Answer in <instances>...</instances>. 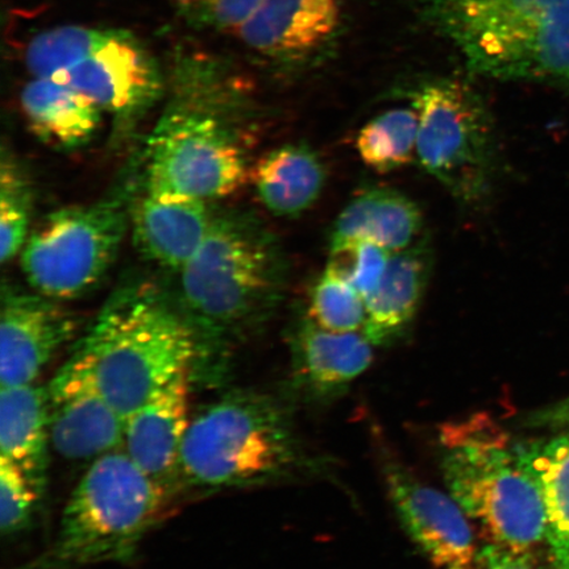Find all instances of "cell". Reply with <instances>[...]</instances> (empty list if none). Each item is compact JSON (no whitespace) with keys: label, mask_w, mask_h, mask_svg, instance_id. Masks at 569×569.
Returning <instances> with one entry per match:
<instances>
[{"label":"cell","mask_w":569,"mask_h":569,"mask_svg":"<svg viewBox=\"0 0 569 569\" xmlns=\"http://www.w3.org/2000/svg\"><path fill=\"white\" fill-rule=\"evenodd\" d=\"M212 218L202 199L147 188L131 211L134 243L147 259L180 272L208 237Z\"/></svg>","instance_id":"e0dca14e"},{"label":"cell","mask_w":569,"mask_h":569,"mask_svg":"<svg viewBox=\"0 0 569 569\" xmlns=\"http://www.w3.org/2000/svg\"><path fill=\"white\" fill-rule=\"evenodd\" d=\"M425 13L476 76L569 78V0H425Z\"/></svg>","instance_id":"5b68a950"},{"label":"cell","mask_w":569,"mask_h":569,"mask_svg":"<svg viewBox=\"0 0 569 569\" xmlns=\"http://www.w3.org/2000/svg\"><path fill=\"white\" fill-rule=\"evenodd\" d=\"M167 495L123 448L103 455L71 492L52 546L24 569L127 563L158 521Z\"/></svg>","instance_id":"52a82bcc"},{"label":"cell","mask_w":569,"mask_h":569,"mask_svg":"<svg viewBox=\"0 0 569 569\" xmlns=\"http://www.w3.org/2000/svg\"><path fill=\"white\" fill-rule=\"evenodd\" d=\"M411 98L419 116V167L465 208L486 204L498 159L493 120L481 97L466 82L445 78Z\"/></svg>","instance_id":"ba28073f"},{"label":"cell","mask_w":569,"mask_h":569,"mask_svg":"<svg viewBox=\"0 0 569 569\" xmlns=\"http://www.w3.org/2000/svg\"><path fill=\"white\" fill-rule=\"evenodd\" d=\"M448 493L486 543L533 552L546 539L542 492L516 443L486 415L446 423L439 432Z\"/></svg>","instance_id":"277c9868"},{"label":"cell","mask_w":569,"mask_h":569,"mask_svg":"<svg viewBox=\"0 0 569 569\" xmlns=\"http://www.w3.org/2000/svg\"><path fill=\"white\" fill-rule=\"evenodd\" d=\"M391 253L366 240L332 241L326 269L367 298L386 274Z\"/></svg>","instance_id":"83f0119b"},{"label":"cell","mask_w":569,"mask_h":569,"mask_svg":"<svg viewBox=\"0 0 569 569\" xmlns=\"http://www.w3.org/2000/svg\"><path fill=\"white\" fill-rule=\"evenodd\" d=\"M421 209L408 196L389 188L361 191L339 213L332 241L366 240L390 253L403 251L422 240Z\"/></svg>","instance_id":"d6986e66"},{"label":"cell","mask_w":569,"mask_h":569,"mask_svg":"<svg viewBox=\"0 0 569 569\" xmlns=\"http://www.w3.org/2000/svg\"><path fill=\"white\" fill-rule=\"evenodd\" d=\"M111 28L60 26L30 41L26 49V67L32 77H52L74 67L109 38Z\"/></svg>","instance_id":"d4e9b609"},{"label":"cell","mask_w":569,"mask_h":569,"mask_svg":"<svg viewBox=\"0 0 569 569\" xmlns=\"http://www.w3.org/2000/svg\"><path fill=\"white\" fill-rule=\"evenodd\" d=\"M341 21V0H260L237 32L267 67L296 71L327 53L338 39Z\"/></svg>","instance_id":"8fae6325"},{"label":"cell","mask_w":569,"mask_h":569,"mask_svg":"<svg viewBox=\"0 0 569 569\" xmlns=\"http://www.w3.org/2000/svg\"><path fill=\"white\" fill-rule=\"evenodd\" d=\"M32 191L17 161L6 152L0 163V259L3 264L23 251L30 238Z\"/></svg>","instance_id":"484cf974"},{"label":"cell","mask_w":569,"mask_h":569,"mask_svg":"<svg viewBox=\"0 0 569 569\" xmlns=\"http://www.w3.org/2000/svg\"><path fill=\"white\" fill-rule=\"evenodd\" d=\"M193 371L178 375L126 418L124 452L167 493L180 479L181 451L191 421Z\"/></svg>","instance_id":"9a60e30c"},{"label":"cell","mask_w":569,"mask_h":569,"mask_svg":"<svg viewBox=\"0 0 569 569\" xmlns=\"http://www.w3.org/2000/svg\"><path fill=\"white\" fill-rule=\"evenodd\" d=\"M373 348L361 331H329L306 316L291 337L295 388L311 401L337 400L371 367Z\"/></svg>","instance_id":"2e32d148"},{"label":"cell","mask_w":569,"mask_h":569,"mask_svg":"<svg viewBox=\"0 0 569 569\" xmlns=\"http://www.w3.org/2000/svg\"><path fill=\"white\" fill-rule=\"evenodd\" d=\"M169 99L148 142L147 188L211 201L248 177L240 122L251 109L243 78L220 57L178 51Z\"/></svg>","instance_id":"6da1fadb"},{"label":"cell","mask_w":569,"mask_h":569,"mask_svg":"<svg viewBox=\"0 0 569 569\" xmlns=\"http://www.w3.org/2000/svg\"><path fill=\"white\" fill-rule=\"evenodd\" d=\"M49 78L69 84L102 111L124 120L139 117L167 90L160 63L144 42L112 28L96 51Z\"/></svg>","instance_id":"30bf717a"},{"label":"cell","mask_w":569,"mask_h":569,"mask_svg":"<svg viewBox=\"0 0 569 569\" xmlns=\"http://www.w3.org/2000/svg\"><path fill=\"white\" fill-rule=\"evenodd\" d=\"M256 193L273 216L295 218L309 210L325 189L326 168L306 144L274 149L254 163Z\"/></svg>","instance_id":"7402d4cb"},{"label":"cell","mask_w":569,"mask_h":569,"mask_svg":"<svg viewBox=\"0 0 569 569\" xmlns=\"http://www.w3.org/2000/svg\"><path fill=\"white\" fill-rule=\"evenodd\" d=\"M128 220L120 198L52 212L21 251L27 281L36 293L56 301L88 293L117 259Z\"/></svg>","instance_id":"9c48e42d"},{"label":"cell","mask_w":569,"mask_h":569,"mask_svg":"<svg viewBox=\"0 0 569 569\" xmlns=\"http://www.w3.org/2000/svg\"><path fill=\"white\" fill-rule=\"evenodd\" d=\"M471 569H540L533 552H523L509 547L486 543L480 547Z\"/></svg>","instance_id":"4dcf8cb0"},{"label":"cell","mask_w":569,"mask_h":569,"mask_svg":"<svg viewBox=\"0 0 569 569\" xmlns=\"http://www.w3.org/2000/svg\"><path fill=\"white\" fill-rule=\"evenodd\" d=\"M20 98L34 137L54 148L87 146L102 122L103 111L94 102L53 78L32 77Z\"/></svg>","instance_id":"ffe728a7"},{"label":"cell","mask_w":569,"mask_h":569,"mask_svg":"<svg viewBox=\"0 0 569 569\" xmlns=\"http://www.w3.org/2000/svg\"><path fill=\"white\" fill-rule=\"evenodd\" d=\"M432 253L425 240L391 253L386 274L366 298L362 333L375 347L402 338L416 319L429 284Z\"/></svg>","instance_id":"ac0fdd59"},{"label":"cell","mask_w":569,"mask_h":569,"mask_svg":"<svg viewBox=\"0 0 569 569\" xmlns=\"http://www.w3.org/2000/svg\"><path fill=\"white\" fill-rule=\"evenodd\" d=\"M529 426L569 432V396L540 409L528 419Z\"/></svg>","instance_id":"1f68e13d"},{"label":"cell","mask_w":569,"mask_h":569,"mask_svg":"<svg viewBox=\"0 0 569 569\" xmlns=\"http://www.w3.org/2000/svg\"><path fill=\"white\" fill-rule=\"evenodd\" d=\"M308 317L329 331L362 332L367 318L366 298L325 269L311 289Z\"/></svg>","instance_id":"4316f807"},{"label":"cell","mask_w":569,"mask_h":569,"mask_svg":"<svg viewBox=\"0 0 569 569\" xmlns=\"http://www.w3.org/2000/svg\"><path fill=\"white\" fill-rule=\"evenodd\" d=\"M418 130L415 106L391 109L361 128L356 149L369 169L381 174L395 172L417 161Z\"/></svg>","instance_id":"cb8c5ba5"},{"label":"cell","mask_w":569,"mask_h":569,"mask_svg":"<svg viewBox=\"0 0 569 569\" xmlns=\"http://www.w3.org/2000/svg\"><path fill=\"white\" fill-rule=\"evenodd\" d=\"M49 446L48 388H0V458L19 466L44 489Z\"/></svg>","instance_id":"44dd1931"},{"label":"cell","mask_w":569,"mask_h":569,"mask_svg":"<svg viewBox=\"0 0 569 569\" xmlns=\"http://www.w3.org/2000/svg\"><path fill=\"white\" fill-rule=\"evenodd\" d=\"M260 0H169L177 16L202 32H237Z\"/></svg>","instance_id":"f546056e"},{"label":"cell","mask_w":569,"mask_h":569,"mask_svg":"<svg viewBox=\"0 0 569 569\" xmlns=\"http://www.w3.org/2000/svg\"><path fill=\"white\" fill-rule=\"evenodd\" d=\"M383 480L398 518L437 569H471L478 557L472 522L450 493L427 486L397 460L382 461Z\"/></svg>","instance_id":"7c38bea8"},{"label":"cell","mask_w":569,"mask_h":569,"mask_svg":"<svg viewBox=\"0 0 569 569\" xmlns=\"http://www.w3.org/2000/svg\"><path fill=\"white\" fill-rule=\"evenodd\" d=\"M76 320L52 298L4 289L0 315V388L34 383L73 339Z\"/></svg>","instance_id":"4fadbf2b"},{"label":"cell","mask_w":569,"mask_h":569,"mask_svg":"<svg viewBox=\"0 0 569 569\" xmlns=\"http://www.w3.org/2000/svg\"><path fill=\"white\" fill-rule=\"evenodd\" d=\"M516 448L542 492L550 565L569 569V433Z\"/></svg>","instance_id":"603a6c76"},{"label":"cell","mask_w":569,"mask_h":569,"mask_svg":"<svg viewBox=\"0 0 569 569\" xmlns=\"http://www.w3.org/2000/svg\"><path fill=\"white\" fill-rule=\"evenodd\" d=\"M44 489L10 460L0 458V530L4 537L24 530Z\"/></svg>","instance_id":"f1b7e54d"},{"label":"cell","mask_w":569,"mask_h":569,"mask_svg":"<svg viewBox=\"0 0 569 569\" xmlns=\"http://www.w3.org/2000/svg\"><path fill=\"white\" fill-rule=\"evenodd\" d=\"M49 437L60 457L94 461L123 447L126 418L63 369L49 382Z\"/></svg>","instance_id":"5bb4252c"},{"label":"cell","mask_w":569,"mask_h":569,"mask_svg":"<svg viewBox=\"0 0 569 569\" xmlns=\"http://www.w3.org/2000/svg\"><path fill=\"white\" fill-rule=\"evenodd\" d=\"M303 465L282 405L259 391L233 390L191 418L180 478L202 489L246 488L283 479Z\"/></svg>","instance_id":"8992f818"},{"label":"cell","mask_w":569,"mask_h":569,"mask_svg":"<svg viewBox=\"0 0 569 569\" xmlns=\"http://www.w3.org/2000/svg\"><path fill=\"white\" fill-rule=\"evenodd\" d=\"M284 262L258 220L213 213L208 237L180 272V308L198 359L264 320L281 296Z\"/></svg>","instance_id":"3957f363"},{"label":"cell","mask_w":569,"mask_h":569,"mask_svg":"<svg viewBox=\"0 0 569 569\" xmlns=\"http://www.w3.org/2000/svg\"><path fill=\"white\" fill-rule=\"evenodd\" d=\"M197 360V340L180 308L152 284L132 283L110 297L61 369L127 418Z\"/></svg>","instance_id":"7a4b0ae2"}]
</instances>
